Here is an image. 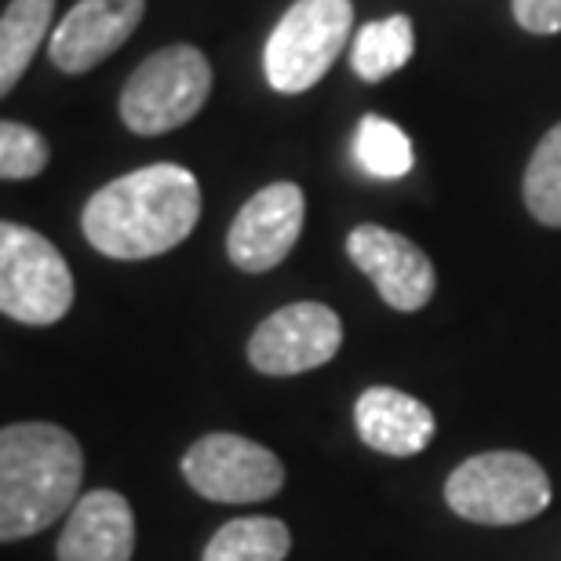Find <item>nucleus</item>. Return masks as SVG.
<instances>
[{"instance_id":"10","label":"nucleus","mask_w":561,"mask_h":561,"mask_svg":"<svg viewBox=\"0 0 561 561\" xmlns=\"http://www.w3.org/2000/svg\"><path fill=\"white\" fill-rule=\"evenodd\" d=\"M346 255H351L357 271L373 280L387 307L412 313L431 302L437 285L434 263L405 233L365 222V227H354L346 233Z\"/></svg>"},{"instance_id":"17","label":"nucleus","mask_w":561,"mask_h":561,"mask_svg":"<svg viewBox=\"0 0 561 561\" xmlns=\"http://www.w3.org/2000/svg\"><path fill=\"white\" fill-rule=\"evenodd\" d=\"M354 157H357V164L365 168V175H373V179H401L416 164V153H412V142L405 131H401L394 121L376 117V114L362 117V125H357Z\"/></svg>"},{"instance_id":"12","label":"nucleus","mask_w":561,"mask_h":561,"mask_svg":"<svg viewBox=\"0 0 561 561\" xmlns=\"http://www.w3.org/2000/svg\"><path fill=\"white\" fill-rule=\"evenodd\" d=\"M136 551V514L114 489H95L66 514V529L55 543L59 561H131Z\"/></svg>"},{"instance_id":"2","label":"nucleus","mask_w":561,"mask_h":561,"mask_svg":"<svg viewBox=\"0 0 561 561\" xmlns=\"http://www.w3.org/2000/svg\"><path fill=\"white\" fill-rule=\"evenodd\" d=\"M84 453L55 423H8L0 431V540L44 533L81 500Z\"/></svg>"},{"instance_id":"8","label":"nucleus","mask_w":561,"mask_h":561,"mask_svg":"<svg viewBox=\"0 0 561 561\" xmlns=\"http://www.w3.org/2000/svg\"><path fill=\"white\" fill-rule=\"evenodd\" d=\"M343 346V321L324 302H288L260 321L249 340V362L263 376H299L329 365Z\"/></svg>"},{"instance_id":"7","label":"nucleus","mask_w":561,"mask_h":561,"mask_svg":"<svg viewBox=\"0 0 561 561\" xmlns=\"http://www.w3.org/2000/svg\"><path fill=\"white\" fill-rule=\"evenodd\" d=\"M183 478L201 500L263 503L285 485V467L266 445L241 434H205L186 448Z\"/></svg>"},{"instance_id":"1","label":"nucleus","mask_w":561,"mask_h":561,"mask_svg":"<svg viewBox=\"0 0 561 561\" xmlns=\"http://www.w3.org/2000/svg\"><path fill=\"white\" fill-rule=\"evenodd\" d=\"M197 219V175L183 164L161 161L95 190L81 211V230L95 252L121 263H139L183 244Z\"/></svg>"},{"instance_id":"13","label":"nucleus","mask_w":561,"mask_h":561,"mask_svg":"<svg viewBox=\"0 0 561 561\" xmlns=\"http://www.w3.org/2000/svg\"><path fill=\"white\" fill-rule=\"evenodd\" d=\"M357 437L383 456L405 459L431 445L434 412L420 398L405 394L398 387H368L354 405Z\"/></svg>"},{"instance_id":"9","label":"nucleus","mask_w":561,"mask_h":561,"mask_svg":"<svg viewBox=\"0 0 561 561\" xmlns=\"http://www.w3.org/2000/svg\"><path fill=\"white\" fill-rule=\"evenodd\" d=\"M302 219H307V197L296 183H271L252 194L233 216L227 230V255L244 274H266L288 260L296 249Z\"/></svg>"},{"instance_id":"18","label":"nucleus","mask_w":561,"mask_h":561,"mask_svg":"<svg viewBox=\"0 0 561 561\" xmlns=\"http://www.w3.org/2000/svg\"><path fill=\"white\" fill-rule=\"evenodd\" d=\"M525 208L536 222L561 230V125H554L529 157L522 179Z\"/></svg>"},{"instance_id":"15","label":"nucleus","mask_w":561,"mask_h":561,"mask_svg":"<svg viewBox=\"0 0 561 561\" xmlns=\"http://www.w3.org/2000/svg\"><path fill=\"white\" fill-rule=\"evenodd\" d=\"M55 0H11L0 19V95H8L26 73L33 55L51 30Z\"/></svg>"},{"instance_id":"20","label":"nucleus","mask_w":561,"mask_h":561,"mask_svg":"<svg viewBox=\"0 0 561 561\" xmlns=\"http://www.w3.org/2000/svg\"><path fill=\"white\" fill-rule=\"evenodd\" d=\"M514 19L525 33L554 37L561 33V0H514Z\"/></svg>"},{"instance_id":"5","label":"nucleus","mask_w":561,"mask_h":561,"mask_svg":"<svg viewBox=\"0 0 561 561\" xmlns=\"http://www.w3.org/2000/svg\"><path fill=\"white\" fill-rule=\"evenodd\" d=\"M211 95V62L194 44H168L136 66L121 92V121L136 136H164L201 114Z\"/></svg>"},{"instance_id":"3","label":"nucleus","mask_w":561,"mask_h":561,"mask_svg":"<svg viewBox=\"0 0 561 561\" xmlns=\"http://www.w3.org/2000/svg\"><path fill=\"white\" fill-rule=\"evenodd\" d=\"M445 503L474 525H522L551 507V478L533 456L514 448L478 453L445 478Z\"/></svg>"},{"instance_id":"19","label":"nucleus","mask_w":561,"mask_h":561,"mask_svg":"<svg viewBox=\"0 0 561 561\" xmlns=\"http://www.w3.org/2000/svg\"><path fill=\"white\" fill-rule=\"evenodd\" d=\"M48 139L37 128L22 125V121H4L0 125V175L8 183H26L48 168Z\"/></svg>"},{"instance_id":"14","label":"nucleus","mask_w":561,"mask_h":561,"mask_svg":"<svg viewBox=\"0 0 561 561\" xmlns=\"http://www.w3.org/2000/svg\"><path fill=\"white\" fill-rule=\"evenodd\" d=\"M416 51V30L409 15H387L365 22L351 41V66L365 84H379L405 70Z\"/></svg>"},{"instance_id":"16","label":"nucleus","mask_w":561,"mask_h":561,"mask_svg":"<svg viewBox=\"0 0 561 561\" xmlns=\"http://www.w3.org/2000/svg\"><path fill=\"white\" fill-rule=\"evenodd\" d=\"M291 533L280 518H233L211 536L201 561H285Z\"/></svg>"},{"instance_id":"4","label":"nucleus","mask_w":561,"mask_h":561,"mask_svg":"<svg viewBox=\"0 0 561 561\" xmlns=\"http://www.w3.org/2000/svg\"><path fill=\"white\" fill-rule=\"evenodd\" d=\"M354 4L351 0H296L274 33L266 37L263 70L274 92H310L332 70L343 48L351 44Z\"/></svg>"},{"instance_id":"11","label":"nucleus","mask_w":561,"mask_h":561,"mask_svg":"<svg viewBox=\"0 0 561 561\" xmlns=\"http://www.w3.org/2000/svg\"><path fill=\"white\" fill-rule=\"evenodd\" d=\"M146 0H81L59 26L51 30L48 59L62 73H88L125 48L142 22Z\"/></svg>"},{"instance_id":"6","label":"nucleus","mask_w":561,"mask_h":561,"mask_svg":"<svg viewBox=\"0 0 561 561\" xmlns=\"http://www.w3.org/2000/svg\"><path fill=\"white\" fill-rule=\"evenodd\" d=\"M73 307V274L44 233L4 222L0 227V310L19 324L62 321Z\"/></svg>"}]
</instances>
